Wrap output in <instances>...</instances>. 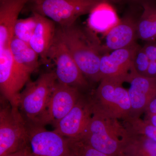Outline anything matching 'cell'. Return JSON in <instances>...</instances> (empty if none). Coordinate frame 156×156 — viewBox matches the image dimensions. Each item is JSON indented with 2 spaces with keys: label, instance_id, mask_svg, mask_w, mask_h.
Instances as JSON below:
<instances>
[{
  "label": "cell",
  "instance_id": "obj_32",
  "mask_svg": "<svg viewBox=\"0 0 156 156\" xmlns=\"http://www.w3.org/2000/svg\"><path fill=\"white\" fill-rule=\"evenodd\" d=\"M118 156H126L122 152H120V153L119 154V155Z\"/></svg>",
  "mask_w": 156,
  "mask_h": 156
},
{
  "label": "cell",
  "instance_id": "obj_26",
  "mask_svg": "<svg viewBox=\"0 0 156 156\" xmlns=\"http://www.w3.org/2000/svg\"><path fill=\"white\" fill-rule=\"evenodd\" d=\"M145 76L156 78V61L150 62Z\"/></svg>",
  "mask_w": 156,
  "mask_h": 156
},
{
  "label": "cell",
  "instance_id": "obj_18",
  "mask_svg": "<svg viewBox=\"0 0 156 156\" xmlns=\"http://www.w3.org/2000/svg\"><path fill=\"white\" fill-rule=\"evenodd\" d=\"M120 19L111 3L105 1L89 14L88 27L95 33L105 35L118 23Z\"/></svg>",
  "mask_w": 156,
  "mask_h": 156
},
{
  "label": "cell",
  "instance_id": "obj_13",
  "mask_svg": "<svg viewBox=\"0 0 156 156\" xmlns=\"http://www.w3.org/2000/svg\"><path fill=\"white\" fill-rule=\"evenodd\" d=\"M139 17L134 11H128L118 23L105 35V42L102 44L104 54L130 47L136 43Z\"/></svg>",
  "mask_w": 156,
  "mask_h": 156
},
{
  "label": "cell",
  "instance_id": "obj_20",
  "mask_svg": "<svg viewBox=\"0 0 156 156\" xmlns=\"http://www.w3.org/2000/svg\"><path fill=\"white\" fill-rule=\"evenodd\" d=\"M141 6L143 10L137 21V38L146 42L156 41V1L145 0Z\"/></svg>",
  "mask_w": 156,
  "mask_h": 156
},
{
  "label": "cell",
  "instance_id": "obj_4",
  "mask_svg": "<svg viewBox=\"0 0 156 156\" xmlns=\"http://www.w3.org/2000/svg\"><path fill=\"white\" fill-rule=\"evenodd\" d=\"M55 73L41 75L36 80H29L20 96L19 107L28 122L36 124L44 113L56 83Z\"/></svg>",
  "mask_w": 156,
  "mask_h": 156
},
{
  "label": "cell",
  "instance_id": "obj_21",
  "mask_svg": "<svg viewBox=\"0 0 156 156\" xmlns=\"http://www.w3.org/2000/svg\"><path fill=\"white\" fill-rule=\"evenodd\" d=\"M123 125L128 131L141 134L156 142V126L140 118H129L123 120Z\"/></svg>",
  "mask_w": 156,
  "mask_h": 156
},
{
  "label": "cell",
  "instance_id": "obj_14",
  "mask_svg": "<svg viewBox=\"0 0 156 156\" xmlns=\"http://www.w3.org/2000/svg\"><path fill=\"white\" fill-rule=\"evenodd\" d=\"M0 88L11 106L19 108L20 93L10 47L0 50Z\"/></svg>",
  "mask_w": 156,
  "mask_h": 156
},
{
  "label": "cell",
  "instance_id": "obj_25",
  "mask_svg": "<svg viewBox=\"0 0 156 156\" xmlns=\"http://www.w3.org/2000/svg\"><path fill=\"white\" fill-rule=\"evenodd\" d=\"M142 47L150 61H156V40L146 42Z\"/></svg>",
  "mask_w": 156,
  "mask_h": 156
},
{
  "label": "cell",
  "instance_id": "obj_12",
  "mask_svg": "<svg viewBox=\"0 0 156 156\" xmlns=\"http://www.w3.org/2000/svg\"><path fill=\"white\" fill-rule=\"evenodd\" d=\"M126 82L130 84L128 90L131 103L129 118H140L156 97V78L139 75L133 67Z\"/></svg>",
  "mask_w": 156,
  "mask_h": 156
},
{
  "label": "cell",
  "instance_id": "obj_30",
  "mask_svg": "<svg viewBox=\"0 0 156 156\" xmlns=\"http://www.w3.org/2000/svg\"><path fill=\"white\" fill-rule=\"evenodd\" d=\"M129 2L133 4H141L143 2H144L145 0H127Z\"/></svg>",
  "mask_w": 156,
  "mask_h": 156
},
{
  "label": "cell",
  "instance_id": "obj_10",
  "mask_svg": "<svg viewBox=\"0 0 156 156\" xmlns=\"http://www.w3.org/2000/svg\"><path fill=\"white\" fill-rule=\"evenodd\" d=\"M93 99L82 95L76 105L55 126L54 131L66 138L80 137L93 115Z\"/></svg>",
  "mask_w": 156,
  "mask_h": 156
},
{
  "label": "cell",
  "instance_id": "obj_29",
  "mask_svg": "<svg viewBox=\"0 0 156 156\" xmlns=\"http://www.w3.org/2000/svg\"><path fill=\"white\" fill-rule=\"evenodd\" d=\"M144 120L156 126V115H145V119Z\"/></svg>",
  "mask_w": 156,
  "mask_h": 156
},
{
  "label": "cell",
  "instance_id": "obj_9",
  "mask_svg": "<svg viewBox=\"0 0 156 156\" xmlns=\"http://www.w3.org/2000/svg\"><path fill=\"white\" fill-rule=\"evenodd\" d=\"M80 89L56 82L45 111L36 125H57L72 109L81 97Z\"/></svg>",
  "mask_w": 156,
  "mask_h": 156
},
{
  "label": "cell",
  "instance_id": "obj_16",
  "mask_svg": "<svg viewBox=\"0 0 156 156\" xmlns=\"http://www.w3.org/2000/svg\"><path fill=\"white\" fill-rule=\"evenodd\" d=\"M38 14L37 24L29 45L38 54L43 63H46L49 60L48 53L55 38L57 27L53 20Z\"/></svg>",
  "mask_w": 156,
  "mask_h": 156
},
{
  "label": "cell",
  "instance_id": "obj_2",
  "mask_svg": "<svg viewBox=\"0 0 156 156\" xmlns=\"http://www.w3.org/2000/svg\"><path fill=\"white\" fill-rule=\"evenodd\" d=\"M125 130L119 119L105 113L94 104L90 122L84 133L78 138L107 155L118 156Z\"/></svg>",
  "mask_w": 156,
  "mask_h": 156
},
{
  "label": "cell",
  "instance_id": "obj_19",
  "mask_svg": "<svg viewBox=\"0 0 156 156\" xmlns=\"http://www.w3.org/2000/svg\"><path fill=\"white\" fill-rule=\"evenodd\" d=\"M12 54L18 85L22 89L29 80L31 74L37 69L39 56L30 46Z\"/></svg>",
  "mask_w": 156,
  "mask_h": 156
},
{
  "label": "cell",
  "instance_id": "obj_3",
  "mask_svg": "<svg viewBox=\"0 0 156 156\" xmlns=\"http://www.w3.org/2000/svg\"><path fill=\"white\" fill-rule=\"evenodd\" d=\"M104 0H30L33 12L48 17L61 27L76 23Z\"/></svg>",
  "mask_w": 156,
  "mask_h": 156
},
{
  "label": "cell",
  "instance_id": "obj_28",
  "mask_svg": "<svg viewBox=\"0 0 156 156\" xmlns=\"http://www.w3.org/2000/svg\"><path fill=\"white\" fill-rule=\"evenodd\" d=\"M4 156H32L28 145L24 148L16 152Z\"/></svg>",
  "mask_w": 156,
  "mask_h": 156
},
{
  "label": "cell",
  "instance_id": "obj_22",
  "mask_svg": "<svg viewBox=\"0 0 156 156\" xmlns=\"http://www.w3.org/2000/svg\"><path fill=\"white\" fill-rule=\"evenodd\" d=\"M38 20V14L35 12L28 18L17 20L14 26V36L29 44L36 28Z\"/></svg>",
  "mask_w": 156,
  "mask_h": 156
},
{
  "label": "cell",
  "instance_id": "obj_17",
  "mask_svg": "<svg viewBox=\"0 0 156 156\" xmlns=\"http://www.w3.org/2000/svg\"><path fill=\"white\" fill-rule=\"evenodd\" d=\"M121 152L126 156H156V142L125 128L121 140Z\"/></svg>",
  "mask_w": 156,
  "mask_h": 156
},
{
  "label": "cell",
  "instance_id": "obj_15",
  "mask_svg": "<svg viewBox=\"0 0 156 156\" xmlns=\"http://www.w3.org/2000/svg\"><path fill=\"white\" fill-rule=\"evenodd\" d=\"M30 0H6L0 5V50L10 47L20 13Z\"/></svg>",
  "mask_w": 156,
  "mask_h": 156
},
{
  "label": "cell",
  "instance_id": "obj_23",
  "mask_svg": "<svg viewBox=\"0 0 156 156\" xmlns=\"http://www.w3.org/2000/svg\"><path fill=\"white\" fill-rule=\"evenodd\" d=\"M71 153L73 156H108L90 146L80 138H67Z\"/></svg>",
  "mask_w": 156,
  "mask_h": 156
},
{
  "label": "cell",
  "instance_id": "obj_6",
  "mask_svg": "<svg viewBox=\"0 0 156 156\" xmlns=\"http://www.w3.org/2000/svg\"><path fill=\"white\" fill-rule=\"evenodd\" d=\"M26 122L18 107L11 105L0 112V156L7 155L24 148L28 145Z\"/></svg>",
  "mask_w": 156,
  "mask_h": 156
},
{
  "label": "cell",
  "instance_id": "obj_24",
  "mask_svg": "<svg viewBox=\"0 0 156 156\" xmlns=\"http://www.w3.org/2000/svg\"><path fill=\"white\" fill-rule=\"evenodd\" d=\"M150 62L143 48L140 45L133 58V66L135 71L139 75L145 76Z\"/></svg>",
  "mask_w": 156,
  "mask_h": 156
},
{
  "label": "cell",
  "instance_id": "obj_8",
  "mask_svg": "<svg viewBox=\"0 0 156 156\" xmlns=\"http://www.w3.org/2000/svg\"><path fill=\"white\" fill-rule=\"evenodd\" d=\"M26 124L32 156H71L67 138L54 131L46 130L43 126Z\"/></svg>",
  "mask_w": 156,
  "mask_h": 156
},
{
  "label": "cell",
  "instance_id": "obj_11",
  "mask_svg": "<svg viewBox=\"0 0 156 156\" xmlns=\"http://www.w3.org/2000/svg\"><path fill=\"white\" fill-rule=\"evenodd\" d=\"M140 45L137 43L103 54L101 58L100 76L101 79L110 78L123 83L127 80L133 69V61Z\"/></svg>",
  "mask_w": 156,
  "mask_h": 156
},
{
  "label": "cell",
  "instance_id": "obj_7",
  "mask_svg": "<svg viewBox=\"0 0 156 156\" xmlns=\"http://www.w3.org/2000/svg\"><path fill=\"white\" fill-rule=\"evenodd\" d=\"M48 57L55 63V73L58 83L80 89H86L89 87L86 77L78 67L57 27Z\"/></svg>",
  "mask_w": 156,
  "mask_h": 156
},
{
  "label": "cell",
  "instance_id": "obj_1",
  "mask_svg": "<svg viewBox=\"0 0 156 156\" xmlns=\"http://www.w3.org/2000/svg\"><path fill=\"white\" fill-rule=\"evenodd\" d=\"M58 29L83 74L93 82H100L101 58L104 52L95 33L76 23Z\"/></svg>",
  "mask_w": 156,
  "mask_h": 156
},
{
  "label": "cell",
  "instance_id": "obj_31",
  "mask_svg": "<svg viewBox=\"0 0 156 156\" xmlns=\"http://www.w3.org/2000/svg\"><path fill=\"white\" fill-rule=\"evenodd\" d=\"M106 2L110 3H115V4H120L123 2V0H104Z\"/></svg>",
  "mask_w": 156,
  "mask_h": 156
},
{
  "label": "cell",
  "instance_id": "obj_5",
  "mask_svg": "<svg viewBox=\"0 0 156 156\" xmlns=\"http://www.w3.org/2000/svg\"><path fill=\"white\" fill-rule=\"evenodd\" d=\"M123 83L115 79H101L92 99L95 106L105 113L124 120L130 116L131 103L128 90L123 87Z\"/></svg>",
  "mask_w": 156,
  "mask_h": 156
},
{
  "label": "cell",
  "instance_id": "obj_27",
  "mask_svg": "<svg viewBox=\"0 0 156 156\" xmlns=\"http://www.w3.org/2000/svg\"><path fill=\"white\" fill-rule=\"evenodd\" d=\"M144 113L146 115H156V97L151 101L147 108Z\"/></svg>",
  "mask_w": 156,
  "mask_h": 156
},
{
  "label": "cell",
  "instance_id": "obj_34",
  "mask_svg": "<svg viewBox=\"0 0 156 156\" xmlns=\"http://www.w3.org/2000/svg\"><path fill=\"white\" fill-rule=\"evenodd\" d=\"M71 156H73L72 154L71 153Z\"/></svg>",
  "mask_w": 156,
  "mask_h": 156
},
{
  "label": "cell",
  "instance_id": "obj_35",
  "mask_svg": "<svg viewBox=\"0 0 156 156\" xmlns=\"http://www.w3.org/2000/svg\"></svg>",
  "mask_w": 156,
  "mask_h": 156
},
{
  "label": "cell",
  "instance_id": "obj_33",
  "mask_svg": "<svg viewBox=\"0 0 156 156\" xmlns=\"http://www.w3.org/2000/svg\"><path fill=\"white\" fill-rule=\"evenodd\" d=\"M6 1V0H1V2H2V1Z\"/></svg>",
  "mask_w": 156,
  "mask_h": 156
}]
</instances>
